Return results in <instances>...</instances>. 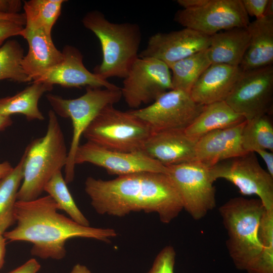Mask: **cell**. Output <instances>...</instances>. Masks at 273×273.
Returning <instances> with one entry per match:
<instances>
[{
    "label": "cell",
    "instance_id": "cell-1",
    "mask_svg": "<svg viewBox=\"0 0 273 273\" xmlns=\"http://www.w3.org/2000/svg\"><path fill=\"white\" fill-rule=\"evenodd\" d=\"M84 190L101 215L123 217L132 212H155L169 223L182 211L178 192L167 174L140 172L111 180L88 177Z\"/></svg>",
    "mask_w": 273,
    "mask_h": 273
},
{
    "label": "cell",
    "instance_id": "cell-2",
    "mask_svg": "<svg viewBox=\"0 0 273 273\" xmlns=\"http://www.w3.org/2000/svg\"><path fill=\"white\" fill-rule=\"evenodd\" d=\"M58 210L57 204L48 195L31 201H17L14 213L16 226L3 236L10 242L32 243V255L60 260L66 255L65 243L69 239L85 238L109 243L117 235L113 229L81 225Z\"/></svg>",
    "mask_w": 273,
    "mask_h": 273
},
{
    "label": "cell",
    "instance_id": "cell-3",
    "mask_svg": "<svg viewBox=\"0 0 273 273\" xmlns=\"http://www.w3.org/2000/svg\"><path fill=\"white\" fill-rule=\"evenodd\" d=\"M82 23L98 37L101 46L102 61L93 73L105 80L112 77L124 78L139 57L142 41L140 26L135 23L112 22L98 10L86 14Z\"/></svg>",
    "mask_w": 273,
    "mask_h": 273
},
{
    "label": "cell",
    "instance_id": "cell-4",
    "mask_svg": "<svg viewBox=\"0 0 273 273\" xmlns=\"http://www.w3.org/2000/svg\"><path fill=\"white\" fill-rule=\"evenodd\" d=\"M45 135L32 141L23 153V178L17 201H28L39 197L47 183L65 167L68 158L64 136L56 113H48Z\"/></svg>",
    "mask_w": 273,
    "mask_h": 273
},
{
    "label": "cell",
    "instance_id": "cell-5",
    "mask_svg": "<svg viewBox=\"0 0 273 273\" xmlns=\"http://www.w3.org/2000/svg\"><path fill=\"white\" fill-rule=\"evenodd\" d=\"M265 209L260 199L243 197L231 198L219 208L228 235L226 248L238 269L246 271L261 252L258 228Z\"/></svg>",
    "mask_w": 273,
    "mask_h": 273
},
{
    "label": "cell",
    "instance_id": "cell-6",
    "mask_svg": "<svg viewBox=\"0 0 273 273\" xmlns=\"http://www.w3.org/2000/svg\"><path fill=\"white\" fill-rule=\"evenodd\" d=\"M53 110L60 116L71 119L73 134L65 168L66 183L72 182L75 176L74 157L81 136L93 120L105 107L114 105L122 98L120 87L114 88L86 87L81 96L66 99L51 94L46 96Z\"/></svg>",
    "mask_w": 273,
    "mask_h": 273
},
{
    "label": "cell",
    "instance_id": "cell-7",
    "mask_svg": "<svg viewBox=\"0 0 273 273\" xmlns=\"http://www.w3.org/2000/svg\"><path fill=\"white\" fill-rule=\"evenodd\" d=\"M153 133L148 124L130 111H123L109 105L97 115L82 136L107 149L132 152L143 151Z\"/></svg>",
    "mask_w": 273,
    "mask_h": 273
},
{
    "label": "cell",
    "instance_id": "cell-8",
    "mask_svg": "<svg viewBox=\"0 0 273 273\" xmlns=\"http://www.w3.org/2000/svg\"><path fill=\"white\" fill-rule=\"evenodd\" d=\"M209 173L214 182L224 179L243 195H256L266 209H273V177L261 166L254 152L221 161L209 168Z\"/></svg>",
    "mask_w": 273,
    "mask_h": 273
},
{
    "label": "cell",
    "instance_id": "cell-9",
    "mask_svg": "<svg viewBox=\"0 0 273 273\" xmlns=\"http://www.w3.org/2000/svg\"><path fill=\"white\" fill-rule=\"evenodd\" d=\"M167 167L183 208L194 219L203 218L215 207L216 190L209 168L197 161Z\"/></svg>",
    "mask_w": 273,
    "mask_h": 273
},
{
    "label": "cell",
    "instance_id": "cell-10",
    "mask_svg": "<svg viewBox=\"0 0 273 273\" xmlns=\"http://www.w3.org/2000/svg\"><path fill=\"white\" fill-rule=\"evenodd\" d=\"M168 66L153 58L138 57L123 78L122 98L131 108L153 103L160 95L172 89Z\"/></svg>",
    "mask_w": 273,
    "mask_h": 273
},
{
    "label": "cell",
    "instance_id": "cell-11",
    "mask_svg": "<svg viewBox=\"0 0 273 273\" xmlns=\"http://www.w3.org/2000/svg\"><path fill=\"white\" fill-rule=\"evenodd\" d=\"M203 106L195 102L190 93L172 89L162 94L147 107L130 112L148 124L153 132L185 130Z\"/></svg>",
    "mask_w": 273,
    "mask_h": 273
},
{
    "label": "cell",
    "instance_id": "cell-12",
    "mask_svg": "<svg viewBox=\"0 0 273 273\" xmlns=\"http://www.w3.org/2000/svg\"><path fill=\"white\" fill-rule=\"evenodd\" d=\"M174 20L185 28L210 36L234 28L247 27L250 23L241 0H207L200 7L178 10Z\"/></svg>",
    "mask_w": 273,
    "mask_h": 273
},
{
    "label": "cell",
    "instance_id": "cell-13",
    "mask_svg": "<svg viewBox=\"0 0 273 273\" xmlns=\"http://www.w3.org/2000/svg\"><path fill=\"white\" fill-rule=\"evenodd\" d=\"M246 120L271 114L273 101V66L243 71L225 100Z\"/></svg>",
    "mask_w": 273,
    "mask_h": 273
},
{
    "label": "cell",
    "instance_id": "cell-14",
    "mask_svg": "<svg viewBox=\"0 0 273 273\" xmlns=\"http://www.w3.org/2000/svg\"><path fill=\"white\" fill-rule=\"evenodd\" d=\"M74 164L89 163L104 168L109 174L124 175L140 172L168 174V168L150 157L144 151L119 152L107 149L88 142L80 145L74 157Z\"/></svg>",
    "mask_w": 273,
    "mask_h": 273
},
{
    "label": "cell",
    "instance_id": "cell-15",
    "mask_svg": "<svg viewBox=\"0 0 273 273\" xmlns=\"http://www.w3.org/2000/svg\"><path fill=\"white\" fill-rule=\"evenodd\" d=\"M210 36L184 28L152 35L139 57L159 60L168 66L197 52L207 49Z\"/></svg>",
    "mask_w": 273,
    "mask_h": 273
},
{
    "label": "cell",
    "instance_id": "cell-16",
    "mask_svg": "<svg viewBox=\"0 0 273 273\" xmlns=\"http://www.w3.org/2000/svg\"><path fill=\"white\" fill-rule=\"evenodd\" d=\"M63 60L54 67L35 78L32 82H41L65 87L82 86L114 88L118 86L90 72L83 63L80 51L72 46L62 51Z\"/></svg>",
    "mask_w": 273,
    "mask_h": 273
},
{
    "label": "cell",
    "instance_id": "cell-17",
    "mask_svg": "<svg viewBox=\"0 0 273 273\" xmlns=\"http://www.w3.org/2000/svg\"><path fill=\"white\" fill-rule=\"evenodd\" d=\"M198 139L185 130L153 132L146 141L143 151L165 166L195 161V147Z\"/></svg>",
    "mask_w": 273,
    "mask_h": 273
},
{
    "label": "cell",
    "instance_id": "cell-18",
    "mask_svg": "<svg viewBox=\"0 0 273 273\" xmlns=\"http://www.w3.org/2000/svg\"><path fill=\"white\" fill-rule=\"evenodd\" d=\"M246 121L211 131L199 138L195 147V161L210 168L221 161L246 153L242 144Z\"/></svg>",
    "mask_w": 273,
    "mask_h": 273
},
{
    "label": "cell",
    "instance_id": "cell-19",
    "mask_svg": "<svg viewBox=\"0 0 273 273\" xmlns=\"http://www.w3.org/2000/svg\"><path fill=\"white\" fill-rule=\"evenodd\" d=\"M242 72L239 66L211 64L196 81L190 94L195 102L202 105L225 101Z\"/></svg>",
    "mask_w": 273,
    "mask_h": 273
},
{
    "label": "cell",
    "instance_id": "cell-20",
    "mask_svg": "<svg viewBox=\"0 0 273 273\" xmlns=\"http://www.w3.org/2000/svg\"><path fill=\"white\" fill-rule=\"evenodd\" d=\"M20 36L27 40L28 44V51L23 58L22 67L31 81L63 60V54L54 44L52 35L40 30L24 27Z\"/></svg>",
    "mask_w": 273,
    "mask_h": 273
},
{
    "label": "cell",
    "instance_id": "cell-21",
    "mask_svg": "<svg viewBox=\"0 0 273 273\" xmlns=\"http://www.w3.org/2000/svg\"><path fill=\"white\" fill-rule=\"evenodd\" d=\"M248 48L240 65L242 71L272 65L273 17L263 16L249 23Z\"/></svg>",
    "mask_w": 273,
    "mask_h": 273
},
{
    "label": "cell",
    "instance_id": "cell-22",
    "mask_svg": "<svg viewBox=\"0 0 273 273\" xmlns=\"http://www.w3.org/2000/svg\"><path fill=\"white\" fill-rule=\"evenodd\" d=\"M249 41L247 27L234 28L210 36L208 50L211 64L240 66Z\"/></svg>",
    "mask_w": 273,
    "mask_h": 273
},
{
    "label": "cell",
    "instance_id": "cell-23",
    "mask_svg": "<svg viewBox=\"0 0 273 273\" xmlns=\"http://www.w3.org/2000/svg\"><path fill=\"white\" fill-rule=\"evenodd\" d=\"M245 120L243 115L235 111L225 101L216 102L204 105L185 132L199 139L211 131L231 127Z\"/></svg>",
    "mask_w": 273,
    "mask_h": 273
},
{
    "label": "cell",
    "instance_id": "cell-24",
    "mask_svg": "<svg viewBox=\"0 0 273 273\" xmlns=\"http://www.w3.org/2000/svg\"><path fill=\"white\" fill-rule=\"evenodd\" d=\"M53 88V85L48 83L33 82L17 94L0 99V114L11 116L21 114L29 121L43 120L44 117L38 108V101L45 93Z\"/></svg>",
    "mask_w": 273,
    "mask_h": 273
},
{
    "label": "cell",
    "instance_id": "cell-25",
    "mask_svg": "<svg viewBox=\"0 0 273 273\" xmlns=\"http://www.w3.org/2000/svg\"><path fill=\"white\" fill-rule=\"evenodd\" d=\"M24 160L23 154L12 171L0 180V235L15 223V208L23 178Z\"/></svg>",
    "mask_w": 273,
    "mask_h": 273
},
{
    "label": "cell",
    "instance_id": "cell-26",
    "mask_svg": "<svg viewBox=\"0 0 273 273\" xmlns=\"http://www.w3.org/2000/svg\"><path fill=\"white\" fill-rule=\"evenodd\" d=\"M211 64L207 49L170 65L168 67L172 72L173 89L190 93L200 76Z\"/></svg>",
    "mask_w": 273,
    "mask_h": 273
},
{
    "label": "cell",
    "instance_id": "cell-27",
    "mask_svg": "<svg viewBox=\"0 0 273 273\" xmlns=\"http://www.w3.org/2000/svg\"><path fill=\"white\" fill-rule=\"evenodd\" d=\"M64 0H30L23 4L24 28L40 30L52 35L53 26L60 15Z\"/></svg>",
    "mask_w": 273,
    "mask_h": 273
},
{
    "label": "cell",
    "instance_id": "cell-28",
    "mask_svg": "<svg viewBox=\"0 0 273 273\" xmlns=\"http://www.w3.org/2000/svg\"><path fill=\"white\" fill-rule=\"evenodd\" d=\"M269 115L246 120L242 133V147L246 153L261 149L273 152V124Z\"/></svg>",
    "mask_w": 273,
    "mask_h": 273
},
{
    "label": "cell",
    "instance_id": "cell-29",
    "mask_svg": "<svg viewBox=\"0 0 273 273\" xmlns=\"http://www.w3.org/2000/svg\"><path fill=\"white\" fill-rule=\"evenodd\" d=\"M44 191L55 201L59 210L64 211L76 222L84 226H90L89 221L76 204L61 171L52 176L44 186Z\"/></svg>",
    "mask_w": 273,
    "mask_h": 273
},
{
    "label": "cell",
    "instance_id": "cell-30",
    "mask_svg": "<svg viewBox=\"0 0 273 273\" xmlns=\"http://www.w3.org/2000/svg\"><path fill=\"white\" fill-rule=\"evenodd\" d=\"M24 56V50L16 40H8L0 47V80L9 79L18 83L31 81L22 67Z\"/></svg>",
    "mask_w": 273,
    "mask_h": 273
},
{
    "label": "cell",
    "instance_id": "cell-31",
    "mask_svg": "<svg viewBox=\"0 0 273 273\" xmlns=\"http://www.w3.org/2000/svg\"><path fill=\"white\" fill-rule=\"evenodd\" d=\"M262 249L247 273H273V241L265 242Z\"/></svg>",
    "mask_w": 273,
    "mask_h": 273
},
{
    "label": "cell",
    "instance_id": "cell-32",
    "mask_svg": "<svg viewBox=\"0 0 273 273\" xmlns=\"http://www.w3.org/2000/svg\"><path fill=\"white\" fill-rule=\"evenodd\" d=\"M176 253L171 246L164 247L156 256L147 273H174Z\"/></svg>",
    "mask_w": 273,
    "mask_h": 273
},
{
    "label": "cell",
    "instance_id": "cell-33",
    "mask_svg": "<svg viewBox=\"0 0 273 273\" xmlns=\"http://www.w3.org/2000/svg\"><path fill=\"white\" fill-rule=\"evenodd\" d=\"M24 26L15 22L0 19V47L9 38L21 35Z\"/></svg>",
    "mask_w": 273,
    "mask_h": 273
},
{
    "label": "cell",
    "instance_id": "cell-34",
    "mask_svg": "<svg viewBox=\"0 0 273 273\" xmlns=\"http://www.w3.org/2000/svg\"><path fill=\"white\" fill-rule=\"evenodd\" d=\"M244 8L249 16L256 19L264 16L268 0H241Z\"/></svg>",
    "mask_w": 273,
    "mask_h": 273
},
{
    "label": "cell",
    "instance_id": "cell-35",
    "mask_svg": "<svg viewBox=\"0 0 273 273\" xmlns=\"http://www.w3.org/2000/svg\"><path fill=\"white\" fill-rule=\"evenodd\" d=\"M22 7V2L20 0H0V13L18 14Z\"/></svg>",
    "mask_w": 273,
    "mask_h": 273
},
{
    "label": "cell",
    "instance_id": "cell-36",
    "mask_svg": "<svg viewBox=\"0 0 273 273\" xmlns=\"http://www.w3.org/2000/svg\"><path fill=\"white\" fill-rule=\"evenodd\" d=\"M40 268V264L33 258L8 273H37Z\"/></svg>",
    "mask_w": 273,
    "mask_h": 273
},
{
    "label": "cell",
    "instance_id": "cell-37",
    "mask_svg": "<svg viewBox=\"0 0 273 273\" xmlns=\"http://www.w3.org/2000/svg\"><path fill=\"white\" fill-rule=\"evenodd\" d=\"M255 153H258L264 160L267 172L273 177V152L266 150H258Z\"/></svg>",
    "mask_w": 273,
    "mask_h": 273
},
{
    "label": "cell",
    "instance_id": "cell-38",
    "mask_svg": "<svg viewBox=\"0 0 273 273\" xmlns=\"http://www.w3.org/2000/svg\"><path fill=\"white\" fill-rule=\"evenodd\" d=\"M207 0H177V3L184 9H194L205 4Z\"/></svg>",
    "mask_w": 273,
    "mask_h": 273
},
{
    "label": "cell",
    "instance_id": "cell-39",
    "mask_svg": "<svg viewBox=\"0 0 273 273\" xmlns=\"http://www.w3.org/2000/svg\"><path fill=\"white\" fill-rule=\"evenodd\" d=\"M0 19L12 21L24 26L25 25V18L24 14H5L0 13Z\"/></svg>",
    "mask_w": 273,
    "mask_h": 273
},
{
    "label": "cell",
    "instance_id": "cell-40",
    "mask_svg": "<svg viewBox=\"0 0 273 273\" xmlns=\"http://www.w3.org/2000/svg\"><path fill=\"white\" fill-rule=\"evenodd\" d=\"M14 167L8 161L0 163V180L8 175Z\"/></svg>",
    "mask_w": 273,
    "mask_h": 273
},
{
    "label": "cell",
    "instance_id": "cell-41",
    "mask_svg": "<svg viewBox=\"0 0 273 273\" xmlns=\"http://www.w3.org/2000/svg\"><path fill=\"white\" fill-rule=\"evenodd\" d=\"M6 239L3 235H0V269L2 268L6 254Z\"/></svg>",
    "mask_w": 273,
    "mask_h": 273
},
{
    "label": "cell",
    "instance_id": "cell-42",
    "mask_svg": "<svg viewBox=\"0 0 273 273\" xmlns=\"http://www.w3.org/2000/svg\"><path fill=\"white\" fill-rule=\"evenodd\" d=\"M12 123L11 116L0 114V131L10 126Z\"/></svg>",
    "mask_w": 273,
    "mask_h": 273
},
{
    "label": "cell",
    "instance_id": "cell-43",
    "mask_svg": "<svg viewBox=\"0 0 273 273\" xmlns=\"http://www.w3.org/2000/svg\"><path fill=\"white\" fill-rule=\"evenodd\" d=\"M70 273H92L85 265L77 264L73 267Z\"/></svg>",
    "mask_w": 273,
    "mask_h": 273
},
{
    "label": "cell",
    "instance_id": "cell-44",
    "mask_svg": "<svg viewBox=\"0 0 273 273\" xmlns=\"http://www.w3.org/2000/svg\"><path fill=\"white\" fill-rule=\"evenodd\" d=\"M264 16L273 17V1L268 0L266 5Z\"/></svg>",
    "mask_w": 273,
    "mask_h": 273
}]
</instances>
